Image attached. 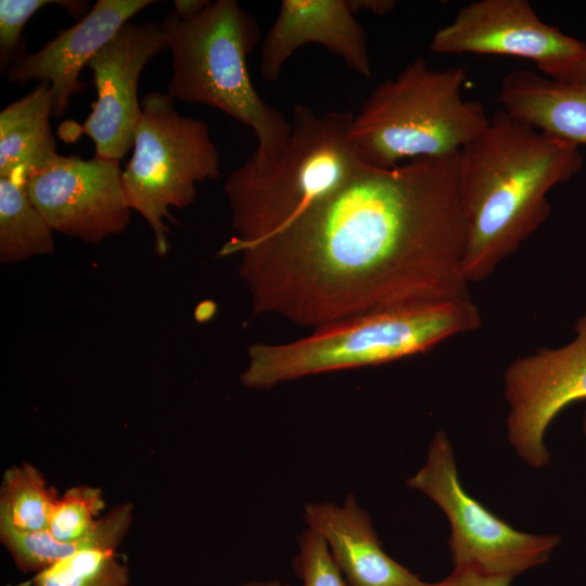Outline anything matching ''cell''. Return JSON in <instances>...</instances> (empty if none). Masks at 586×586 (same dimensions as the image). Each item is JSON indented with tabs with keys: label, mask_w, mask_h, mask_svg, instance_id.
<instances>
[{
	"label": "cell",
	"mask_w": 586,
	"mask_h": 586,
	"mask_svg": "<svg viewBox=\"0 0 586 586\" xmlns=\"http://www.w3.org/2000/svg\"><path fill=\"white\" fill-rule=\"evenodd\" d=\"M459 153L364 165L282 232L241 254L253 310L322 327L471 300Z\"/></svg>",
	"instance_id": "1"
},
{
	"label": "cell",
	"mask_w": 586,
	"mask_h": 586,
	"mask_svg": "<svg viewBox=\"0 0 586 586\" xmlns=\"http://www.w3.org/2000/svg\"><path fill=\"white\" fill-rule=\"evenodd\" d=\"M579 148L497 111L459 152L466 220L462 271L488 278L550 215L548 193L582 170Z\"/></svg>",
	"instance_id": "2"
},
{
	"label": "cell",
	"mask_w": 586,
	"mask_h": 586,
	"mask_svg": "<svg viewBox=\"0 0 586 586\" xmlns=\"http://www.w3.org/2000/svg\"><path fill=\"white\" fill-rule=\"evenodd\" d=\"M161 25L171 54L167 94L213 106L252 128L257 146L241 166L252 174L269 171L286 146L291 122L251 80L247 56L260 38L257 21L235 0H217L192 20L171 10Z\"/></svg>",
	"instance_id": "3"
},
{
	"label": "cell",
	"mask_w": 586,
	"mask_h": 586,
	"mask_svg": "<svg viewBox=\"0 0 586 586\" xmlns=\"http://www.w3.org/2000/svg\"><path fill=\"white\" fill-rule=\"evenodd\" d=\"M353 116L293 106L290 137L278 163L264 174L240 166L225 182L235 235L221 254L242 253L282 232L366 165L349 137Z\"/></svg>",
	"instance_id": "4"
},
{
	"label": "cell",
	"mask_w": 586,
	"mask_h": 586,
	"mask_svg": "<svg viewBox=\"0 0 586 586\" xmlns=\"http://www.w3.org/2000/svg\"><path fill=\"white\" fill-rule=\"evenodd\" d=\"M481 323L471 300L370 311L316 328L291 343L250 346L240 381L262 390L313 374L383 365L425 353Z\"/></svg>",
	"instance_id": "5"
},
{
	"label": "cell",
	"mask_w": 586,
	"mask_h": 586,
	"mask_svg": "<svg viewBox=\"0 0 586 586\" xmlns=\"http://www.w3.org/2000/svg\"><path fill=\"white\" fill-rule=\"evenodd\" d=\"M462 67L433 69L418 58L380 82L349 126L366 165L391 168L404 160L459 153L488 126L483 104L462 97Z\"/></svg>",
	"instance_id": "6"
},
{
	"label": "cell",
	"mask_w": 586,
	"mask_h": 586,
	"mask_svg": "<svg viewBox=\"0 0 586 586\" xmlns=\"http://www.w3.org/2000/svg\"><path fill=\"white\" fill-rule=\"evenodd\" d=\"M140 104L141 118L132 156L123 170V188L128 206L146 220L155 250L164 256L169 209L188 207L198 196V183L219 177V154L208 125L179 114L167 93L152 91Z\"/></svg>",
	"instance_id": "7"
},
{
	"label": "cell",
	"mask_w": 586,
	"mask_h": 586,
	"mask_svg": "<svg viewBox=\"0 0 586 586\" xmlns=\"http://www.w3.org/2000/svg\"><path fill=\"white\" fill-rule=\"evenodd\" d=\"M406 485L429 497L446 515L454 569L513 578L547 562L561 542L557 534L518 531L473 498L460 483L454 448L444 430L433 435L424 464Z\"/></svg>",
	"instance_id": "8"
},
{
	"label": "cell",
	"mask_w": 586,
	"mask_h": 586,
	"mask_svg": "<svg viewBox=\"0 0 586 586\" xmlns=\"http://www.w3.org/2000/svg\"><path fill=\"white\" fill-rule=\"evenodd\" d=\"M430 49L440 54L526 59L553 80H586V43L540 20L526 0H479L464 5L435 31Z\"/></svg>",
	"instance_id": "9"
},
{
	"label": "cell",
	"mask_w": 586,
	"mask_h": 586,
	"mask_svg": "<svg viewBox=\"0 0 586 586\" xmlns=\"http://www.w3.org/2000/svg\"><path fill=\"white\" fill-rule=\"evenodd\" d=\"M574 331L569 343L519 357L504 373L508 442L534 469L550 460L545 444L550 423L569 405L586 399V315L577 318Z\"/></svg>",
	"instance_id": "10"
},
{
	"label": "cell",
	"mask_w": 586,
	"mask_h": 586,
	"mask_svg": "<svg viewBox=\"0 0 586 586\" xmlns=\"http://www.w3.org/2000/svg\"><path fill=\"white\" fill-rule=\"evenodd\" d=\"M168 49L161 23L127 22L91 58L97 99L84 124H63L60 137L67 142L86 135L95 156L119 162L133 146L141 118L138 84L145 65Z\"/></svg>",
	"instance_id": "11"
},
{
	"label": "cell",
	"mask_w": 586,
	"mask_h": 586,
	"mask_svg": "<svg viewBox=\"0 0 586 586\" xmlns=\"http://www.w3.org/2000/svg\"><path fill=\"white\" fill-rule=\"evenodd\" d=\"M26 190L53 231L85 242L120 234L130 220L116 161L56 154L26 174Z\"/></svg>",
	"instance_id": "12"
},
{
	"label": "cell",
	"mask_w": 586,
	"mask_h": 586,
	"mask_svg": "<svg viewBox=\"0 0 586 586\" xmlns=\"http://www.w3.org/2000/svg\"><path fill=\"white\" fill-rule=\"evenodd\" d=\"M153 0H98L74 26L60 31L39 51L21 56L10 66L13 84L48 81L54 98L53 115L63 116L73 94L85 84L79 75L91 58L139 11Z\"/></svg>",
	"instance_id": "13"
},
{
	"label": "cell",
	"mask_w": 586,
	"mask_h": 586,
	"mask_svg": "<svg viewBox=\"0 0 586 586\" xmlns=\"http://www.w3.org/2000/svg\"><path fill=\"white\" fill-rule=\"evenodd\" d=\"M307 43L322 46L359 75L371 76L366 31L347 0H282L260 47L262 76L276 81L290 56Z\"/></svg>",
	"instance_id": "14"
},
{
	"label": "cell",
	"mask_w": 586,
	"mask_h": 586,
	"mask_svg": "<svg viewBox=\"0 0 586 586\" xmlns=\"http://www.w3.org/2000/svg\"><path fill=\"white\" fill-rule=\"evenodd\" d=\"M304 519L326 540L348 586H416L421 581L383 550L370 515L354 495L342 505L307 504Z\"/></svg>",
	"instance_id": "15"
},
{
	"label": "cell",
	"mask_w": 586,
	"mask_h": 586,
	"mask_svg": "<svg viewBox=\"0 0 586 586\" xmlns=\"http://www.w3.org/2000/svg\"><path fill=\"white\" fill-rule=\"evenodd\" d=\"M498 100L506 113L576 146H586V80L560 82L517 69L501 80Z\"/></svg>",
	"instance_id": "16"
},
{
	"label": "cell",
	"mask_w": 586,
	"mask_h": 586,
	"mask_svg": "<svg viewBox=\"0 0 586 586\" xmlns=\"http://www.w3.org/2000/svg\"><path fill=\"white\" fill-rule=\"evenodd\" d=\"M131 520V504L111 509L74 552L37 573L34 586H127L128 568L116 549Z\"/></svg>",
	"instance_id": "17"
},
{
	"label": "cell",
	"mask_w": 586,
	"mask_h": 586,
	"mask_svg": "<svg viewBox=\"0 0 586 586\" xmlns=\"http://www.w3.org/2000/svg\"><path fill=\"white\" fill-rule=\"evenodd\" d=\"M54 98L48 81L5 106L0 113V176L26 174L44 164L56 152L50 115Z\"/></svg>",
	"instance_id": "18"
},
{
	"label": "cell",
	"mask_w": 586,
	"mask_h": 586,
	"mask_svg": "<svg viewBox=\"0 0 586 586\" xmlns=\"http://www.w3.org/2000/svg\"><path fill=\"white\" fill-rule=\"evenodd\" d=\"M53 232L28 196L26 173L0 176L1 263H18L52 254Z\"/></svg>",
	"instance_id": "19"
},
{
	"label": "cell",
	"mask_w": 586,
	"mask_h": 586,
	"mask_svg": "<svg viewBox=\"0 0 586 586\" xmlns=\"http://www.w3.org/2000/svg\"><path fill=\"white\" fill-rule=\"evenodd\" d=\"M58 498V492L48 486L36 467L13 466L2 477L0 524L22 531L46 530Z\"/></svg>",
	"instance_id": "20"
},
{
	"label": "cell",
	"mask_w": 586,
	"mask_h": 586,
	"mask_svg": "<svg viewBox=\"0 0 586 586\" xmlns=\"http://www.w3.org/2000/svg\"><path fill=\"white\" fill-rule=\"evenodd\" d=\"M104 506L100 488L89 485L73 486L58 498L48 528L59 542L78 543L93 531Z\"/></svg>",
	"instance_id": "21"
},
{
	"label": "cell",
	"mask_w": 586,
	"mask_h": 586,
	"mask_svg": "<svg viewBox=\"0 0 586 586\" xmlns=\"http://www.w3.org/2000/svg\"><path fill=\"white\" fill-rule=\"evenodd\" d=\"M0 539L24 573L43 571L74 552L82 542L62 543L52 536L49 528L22 531L5 524H0Z\"/></svg>",
	"instance_id": "22"
},
{
	"label": "cell",
	"mask_w": 586,
	"mask_h": 586,
	"mask_svg": "<svg viewBox=\"0 0 586 586\" xmlns=\"http://www.w3.org/2000/svg\"><path fill=\"white\" fill-rule=\"evenodd\" d=\"M294 568L304 586H348L326 540L309 528L298 537Z\"/></svg>",
	"instance_id": "23"
},
{
	"label": "cell",
	"mask_w": 586,
	"mask_h": 586,
	"mask_svg": "<svg viewBox=\"0 0 586 586\" xmlns=\"http://www.w3.org/2000/svg\"><path fill=\"white\" fill-rule=\"evenodd\" d=\"M61 5L73 16L81 10L80 1L1 0L0 1V64L5 67L22 41V31L28 20L41 8Z\"/></svg>",
	"instance_id": "24"
},
{
	"label": "cell",
	"mask_w": 586,
	"mask_h": 586,
	"mask_svg": "<svg viewBox=\"0 0 586 586\" xmlns=\"http://www.w3.org/2000/svg\"><path fill=\"white\" fill-rule=\"evenodd\" d=\"M511 577L494 576L474 569H454L444 579L436 583L420 581L416 586H510Z\"/></svg>",
	"instance_id": "25"
},
{
	"label": "cell",
	"mask_w": 586,
	"mask_h": 586,
	"mask_svg": "<svg viewBox=\"0 0 586 586\" xmlns=\"http://www.w3.org/2000/svg\"><path fill=\"white\" fill-rule=\"evenodd\" d=\"M352 11L357 14L360 11L373 15H384L392 12L397 5L395 0H347Z\"/></svg>",
	"instance_id": "26"
},
{
	"label": "cell",
	"mask_w": 586,
	"mask_h": 586,
	"mask_svg": "<svg viewBox=\"0 0 586 586\" xmlns=\"http://www.w3.org/2000/svg\"><path fill=\"white\" fill-rule=\"evenodd\" d=\"M208 3V0H176L174 1V12L181 20H192L201 14Z\"/></svg>",
	"instance_id": "27"
},
{
	"label": "cell",
	"mask_w": 586,
	"mask_h": 586,
	"mask_svg": "<svg viewBox=\"0 0 586 586\" xmlns=\"http://www.w3.org/2000/svg\"><path fill=\"white\" fill-rule=\"evenodd\" d=\"M242 586H291V585L282 584L278 581H267V582H250Z\"/></svg>",
	"instance_id": "28"
},
{
	"label": "cell",
	"mask_w": 586,
	"mask_h": 586,
	"mask_svg": "<svg viewBox=\"0 0 586 586\" xmlns=\"http://www.w3.org/2000/svg\"><path fill=\"white\" fill-rule=\"evenodd\" d=\"M582 431L586 438V410L584 411L583 420H582Z\"/></svg>",
	"instance_id": "29"
}]
</instances>
